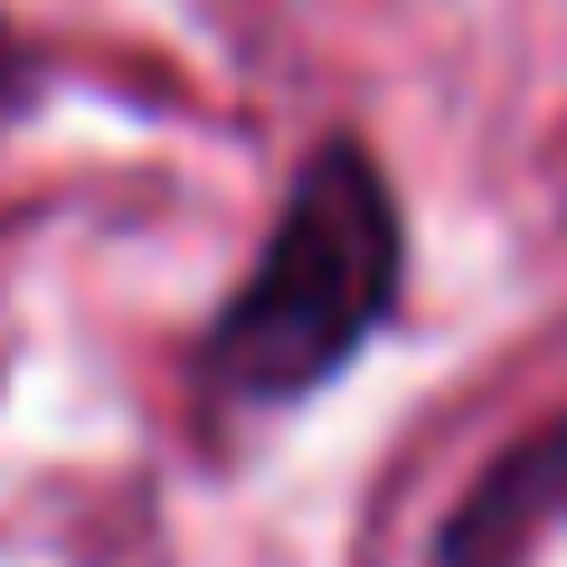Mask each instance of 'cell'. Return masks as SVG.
Listing matches in <instances>:
<instances>
[{
  "instance_id": "1",
  "label": "cell",
  "mask_w": 567,
  "mask_h": 567,
  "mask_svg": "<svg viewBox=\"0 0 567 567\" xmlns=\"http://www.w3.org/2000/svg\"><path fill=\"white\" fill-rule=\"evenodd\" d=\"M398 199L360 142H322L265 237L256 275L208 331V379L246 406L312 398L360 360V341L398 312Z\"/></svg>"
},
{
  "instance_id": "2",
  "label": "cell",
  "mask_w": 567,
  "mask_h": 567,
  "mask_svg": "<svg viewBox=\"0 0 567 567\" xmlns=\"http://www.w3.org/2000/svg\"><path fill=\"white\" fill-rule=\"evenodd\" d=\"M567 520V416L539 425L520 454L492 464V483L454 511L445 529V567H520L539 529Z\"/></svg>"
},
{
  "instance_id": "3",
  "label": "cell",
  "mask_w": 567,
  "mask_h": 567,
  "mask_svg": "<svg viewBox=\"0 0 567 567\" xmlns=\"http://www.w3.org/2000/svg\"><path fill=\"white\" fill-rule=\"evenodd\" d=\"M29 95H39V58H29V48H20V39H10V29H0V123L20 114V104H29Z\"/></svg>"
}]
</instances>
